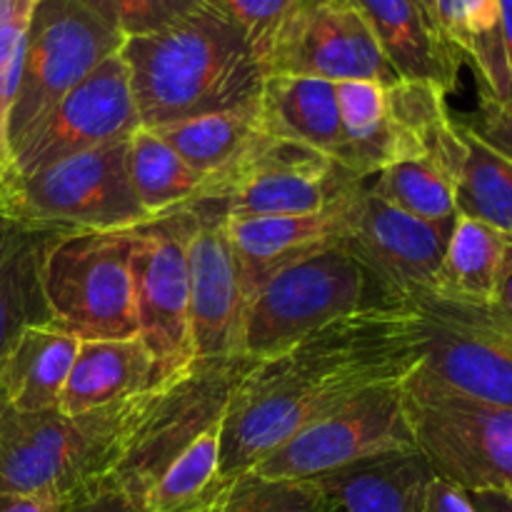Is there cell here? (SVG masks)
Returning <instances> with one entry per match:
<instances>
[{
	"instance_id": "cell-38",
	"label": "cell",
	"mask_w": 512,
	"mask_h": 512,
	"mask_svg": "<svg viewBox=\"0 0 512 512\" xmlns=\"http://www.w3.org/2000/svg\"><path fill=\"white\" fill-rule=\"evenodd\" d=\"M60 512H143L138 503L128 498L113 478H105L100 483L90 485L88 490L78 493L63 505Z\"/></svg>"
},
{
	"instance_id": "cell-42",
	"label": "cell",
	"mask_w": 512,
	"mask_h": 512,
	"mask_svg": "<svg viewBox=\"0 0 512 512\" xmlns=\"http://www.w3.org/2000/svg\"><path fill=\"white\" fill-rule=\"evenodd\" d=\"M475 512H512V495L498 490H473L468 493Z\"/></svg>"
},
{
	"instance_id": "cell-20",
	"label": "cell",
	"mask_w": 512,
	"mask_h": 512,
	"mask_svg": "<svg viewBox=\"0 0 512 512\" xmlns=\"http://www.w3.org/2000/svg\"><path fill=\"white\" fill-rule=\"evenodd\" d=\"M363 13L385 58L403 80L453 93L463 58L440 33L435 15L420 0H350Z\"/></svg>"
},
{
	"instance_id": "cell-23",
	"label": "cell",
	"mask_w": 512,
	"mask_h": 512,
	"mask_svg": "<svg viewBox=\"0 0 512 512\" xmlns=\"http://www.w3.org/2000/svg\"><path fill=\"white\" fill-rule=\"evenodd\" d=\"M258 110L260 123L270 138L305 145L328 155L335 163H345L335 83L298 75H265Z\"/></svg>"
},
{
	"instance_id": "cell-31",
	"label": "cell",
	"mask_w": 512,
	"mask_h": 512,
	"mask_svg": "<svg viewBox=\"0 0 512 512\" xmlns=\"http://www.w3.org/2000/svg\"><path fill=\"white\" fill-rule=\"evenodd\" d=\"M335 95L345 138L343 165L360 178H370L395 158V130L385 85L350 80L335 83Z\"/></svg>"
},
{
	"instance_id": "cell-40",
	"label": "cell",
	"mask_w": 512,
	"mask_h": 512,
	"mask_svg": "<svg viewBox=\"0 0 512 512\" xmlns=\"http://www.w3.org/2000/svg\"><path fill=\"white\" fill-rule=\"evenodd\" d=\"M65 503L53 498H33V495L0 493V512H60Z\"/></svg>"
},
{
	"instance_id": "cell-32",
	"label": "cell",
	"mask_w": 512,
	"mask_h": 512,
	"mask_svg": "<svg viewBox=\"0 0 512 512\" xmlns=\"http://www.w3.org/2000/svg\"><path fill=\"white\" fill-rule=\"evenodd\" d=\"M220 428L185 448L145 493L143 512H213L230 480L220 473Z\"/></svg>"
},
{
	"instance_id": "cell-3",
	"label": "cell",
	"mask_w": 512,
	"mask_h": 512,
	"mask_svg": "<svg viewBox=\"0 0 512 512\" xmlns=\"http://www.w3.org/2000/svg\"><path fill=\"white\" fill-rule=\"evenodd\" d=\"M138 398L78 418L58 408L25 413L0 398V493L68 503L110 478Z\"/></svg>"
},
{
	"instance_id": "cell-44",
	"label": "cell",
	"mask_w": 512,
	"mask_h": 512,
	"mask_svg": "<svg viewBox=\"0 0 512 512\" xmlns=\"http://www.w3.org/2000/svg\"><path fill=\"white\" fill-rule=\"evenodd\" d=\"M420 3H423V5H425V8H428V10H430V13H433V15H435V0H420Z\"/></svg>"
},
{
	"instance_id": "cell-14",
	"label": "cell",
	"mask_w": 512,
	"mask_h": 512,
	"mask_svg": "<svg viewBox=\"0 0 512 512\" xmlns=\"http://www.w3.org/2000/svg\"><path fill=\"white\" fill-rule=\"evenodd\" d=\"M138 128L143 125L130 88L128 65L123 55L115 53L15 145L8 170L30 173L55 160L128 140Z\"/></svg>"
},
{
	"instance_id": "cell-41",
	"label": "cell",
	"mask_w": 512,
	"mask_h": 512,
	"mask_svg": "<svg viewBox=\"0 0 512 512\" xmlns=\"http://www.w3.org/2000/svg\"><path fill=\"white\" fill-rule=\"evenodd\" d=\"M495 308H500L503 313H508L512 318V243L505 245V258H503V270H500L498 288H495L493 298Z\"/></svg>"
},
{
	"instance_id": "cell-2",
	"label": "cell",
	"mask_w": 512,
	"mask_h": 512,
	"mask_svg": "<svg viewBox=\"0 0 512 512\" xmlns=\"http://www.w3.org/2000/svg\"><path fill=\"white\" fill-rule=\"evenodd\" d=\"M120 55L143 128L258 103L263 90V65L215 0L158 33L128 38Z\"/></svg>"
},
{
	"instance_id": "cell-28",
	"label": "cell",
	"mask_w": 512,
	"mask_h": 512,
	"mask_svg": "<svg viewBox=\"0 0 512 512\" xmlns=\"http://www.w3.org/2000/svg\"><path fill=\"white\" fill-rule=\"evenodd\" d=\"M453 123L448 125L435 150L393 160L370 175V190L403 213L428 223L453 225L458 220V208H455V188L445 158V138Z\"/></svg>"
},
{
	"instance_id": "cell-8",
	"label": "cell",
	"mask_w": 512,
	"mask_h": 512,
	"mask_svg": "<svg viewBox=\"0 0 512 512\" xmlns=\"http://www.w3.org/2000/svg\"><path fill=\"white\" fill-rule=\"evenodd\" d=\"M133 243L135 228L50 238L40 280L53 325L80 340L138 338Z\"/></svg>"
},
{
	"instance_id": "cell-29",
	"label": "cell",
	"mask_w": 512,
	"mask_h": 512,
	"mask_svg": "<svg viewBox=\"0 0 512 512\" xmlns=\"http://www.w3.org/2000/svg\"><path fill=\"white\" fill-rule=\"evenodd\" d=\"M458 215L485 223L512 243V163L480 143L463 123L453 160Z\"/></svg>"
},
{
	"instance_id": "cell-12",
	"label": "cell",
	"mask_w": 512,
	"mask_h": 512,
	"mask_svg": "<svg viewBox=\"0 0 512 512\" xmlns=\"http://www.w3.org/2000/svg\"><path fill=\"white\" fill-rule=\"evenodd\" d=\"M400 385L403 383L365 390L325 418L298 430L250 470L270 480H315L368 455L415 448Z\"/></svg>"
},
{
	"instance_id": "cell-43",
	"label": "cell",
	"mask_w": 512,
	"mask_h": 512,
	"mask_svg": "<svg viewBox=\"0 0 512 512\" xmlns=\"http://www.w3.org/2000/svg\"><path fill=\"white\" fill-rule=\"evenodd\" d=\"M500 3V25H503L505 53H508L510 78H512V0H498Z\"/></svg>"
},
{
	"instance_id": "cell-19",
	"label": "cell",
	"mask_w": 512,
	"mask_h": 512,
	"mask_svg": "<svg viewBox=\"0 0 512 512\" xmlns=\"http://www.w3.org/2000/svg\"><path fill=\"white\" fill-rule=\"evenodd\" d=\"M435 470L418 448L388 450L310 480L320 512H423Z\"/></svg>"
},
{
	"instance_id": "cell-35",
	"label": "cell",
	"mask_w": 512,
	"mask_h": 512,
	"mask_svg": "<svg viewBox=\"0 0 512 512\" xmlns=\"http://www.w3.org/2000/svg\"><path fill=\"white\" fill-rule=\"evenodd\" d=\"M125 40L158 33L213 0H83Z\"/></svg>"
},
{
	"instance_id": "cell-39",
	"label": "cell",
	"mask_w": 512,
	"mask_h": 512,
	"mask_svg": "<svg viewBox=\"0 0 512 512\" xmlns=\"http://www.w3.org/2000/svg\"><path fill=\"white\" fill-rule=\"evenodd\" d=\"M423 512H475V508L463 488L435 475L425 493Z\"/></svg>"
},
{
	"instance_id": "cell-37",
	"label": "cell",
	"mask_w": 512,
	"mask_h": 512,
	"mask_svg": "<svg viewBox=\"0 0 512 512\" xmlns=\"http://www.w3.org/2000/svg\"><path fill=\"white\" fill-rule=\"evenodd\" d=\"M475 138L512 163V98L488 100L480 98V108L473 118L463 123Z\"/></svg>"
},
{
	"instance_id": "cell-1",
	"label": "cell",
	"mask_w": 512,
	"mask_h": 512,
	"mask_svg": "<svg viewBox=\"0 0 512 512\" xmlns=\"http://www.w3.org/2000/svg\"><path fill=\"white\" fill-rule=\"evenodd\" d=\"M418 365L420 318L408 298L355 310L258 360L225 410L220 473H248L298 430L365 390L403 383Z\"/></svg>"
},
{
	"instance_id": "cell-15",
	"label": "cell",
	"mask_w": 512,
	"mask_h": 512,
	"mask_svg": "<svg viewBox=\"0 0 512 512\" xmlns=\"http://www.w3.org/2000/svg\"><path fill=\"white\" fill-rule=\"evenodd\" d=\"M453 225L428 223L393 208L370 190L365 178L350 198L340 245L385 295L403 300L433 290Z\"/></svg>"
},
{
	"instance_id": "cell-26",
	"label": "cell",
	"mask_w": 512,
	"mask_h": 512,
	"mask_svg": "<svg viewBox=\"0 0 512 512\" xmlns=\"http://www.w3.org/2000/svg\"><path fill=\"white\" fill-rule=\"evenodd\" d=\"M128 173L150 220L203 200H223L210 178L195 173L155 130L138 128L128 140Z\"/></svg>"
},
{
	"instance_id": "cell-11",
	"label": "cell",
	"mask_w": 512,
	"mask_h": 512,
	"mask_svg": "<svg viewBox=\"0 0 512 512\" xmlns=\"http://www.w3.org/2000/svg\"><path fill=\"white\" fill-rule=\"evenodd\" d=\"M193 223L195 205H190L135 228L130 268L138 340L153 355L163 385L198 363L190 335L188 238Z\"/></svg>"
},
{
	"instance_id": "cell-13",
	"label": "cell",
	"mask_w": 512,
	"mask_h": 512,
	"mask_svg": "<svg viewBox=\"0 0 512 512\" xmlns=\"http://www.w3.org/2000/svg\"><path fill=\"white\" fill-rule=\"evenodd\" d=\"M265 75L370 80L385 88L403 80L350 0H305L275 38Z\"/></svg>"
},
{
	"instance_id": "cell-5",
	"label": "cell",
	"mask_w": 512,
	"mask_h": 512,
	"mask_svg": "<svg viewBox=\"0 0 512 512\" xmlns=\"http://www.w3.org/2000/svg\"><path fill=\"white\" fill-rule=\"evenodd\" d=\"M128 140L55 160L30 173L3 170L0 208L30 228L55 233H108L150 223L130 183Z\"/></svg>"
},
{
	"instance_id": "cell-34",
	"label": "cell",
	"mask_w": 512,
	"mask_h": 512,
	"mask_svg": "<svg viewBox=\"0 0 512 512\" xmlns=\"http://www.w3.org/2000/svg\"><path fill=\"white\" fill-rule=\"evenodd\" d=\"M38 0H0V173L10 168V113L23 68L25 33Z\"/></svg>"
},
{
	"instance_id": "cell-27",
	"label": "cell",
	"mask_w": 512,
	"mask_h": 512,
	"mask_svg": "<svg viewBox=\"0 0 512 512\" xmlns=\"http://www.w3.org/2000/svg\"><path fill=\"white\" fill-rule=\"evenodd\" d=\"M435 20L445 40L478 75L480 98L510 100L512 78L498 0H435Z\"/></svg>"
},
{
	"instance_id": "cell-7",
	"label": "cell",
	"mask_w": 512,
	"mask_h": 512,
	"mask_svg": "<svg viewBox=\"0 0 512 512\" xmlns=\"http://www.w3.org/2000/svg\"><path fill=\"white\" fill-rule=\"evenodd\" d=\"M415 448L438 478L512 495V408L445 388L415 368L400 385Z\"/></svg>"
},
{
	"instance_id": "cell-9",
	"label": "cell",
	"mask_w": 512,
	"mask_h": 512,
	"mask_svg": "<svg viewBox=\"0 0 512 512\" xmlns=\"http://www.w3.org/2000/svg\"><path fill=\"white\" fill-rule=\"evenodd\" d=\"M123 43V35L83 0H38L10 113V158L15 145Z\"/></svg>"
},
{
	"instance_id": "cell-24",
	"label": "cell",
	"mask_w": 512,
	"mask_h": 512,
	"mask_svg": "<svg viewBox=\"0 0 512 512\" xmlns=\"http://www.w3.org/2000/svg\"><path fill=\"white\" fill-rule=\"evenodd\" d=\"M80 338L53 323L28 325L0 363V398L15 410L58 408Z\"/></svg>"
},
{
	"instance_id": "cell-21",
	"label": "cell",
	"mask_w": 512,
	"mask_h": 512,
	"mask_svg": "<svg viewBox=\"0 0 512 512\" xmlns=\"http://www.w3.org/2000/svg\"><path fill=\"white\" fill-rule=\"evenodd\" d=\"M160 385L158 365L138 338L80 340L58 410L78 418L138 398Z\"/></svg>"
},
{
	"instance_id": "cell-16",
	"label": "cell",
	"mask_w": 512,
	"mask_h": 512,
	"mask_svg": "<svg viewBox=\"0 0 512 512\" xmlns=\"http://www.w3.org/2000/svg\"><path fill=\"white\" fill-rule=\"evenodd\" d=\"M360 175L298 143L270 140L225 185L228 218L313 215L343 200Z\"/></svg>"
},
{
	"instance_id": "cell-22",
	"label": "cell",
	"mask_w": 512,
	"mask_h": 512,
	"mask_svg": "<svg viewBox=\"0 0 512 512\" xmlns=\"http://www.w3.org/2000/svg\"><path fill=\"white\" fill-rule=\"evenodd\" d=\"M150 130H155L195 173L213 180L220 198L225 195L228 180L273 140L260 123L258 103Z\"/></svg>"
},
{
	"instance_id": "cell-6",
	"label": "cell",
	"mask_w": 512,
	"mask_h": 512,
	"mask_svg": "<svg viewBox=\"0 0 512 512\" xmlns=\"http://www.w3.org/2000/svg\"><path fill=\"white\" fill-rule=\"evenodd\" d=\"M390 298L343 248L323 250L265 280L245 305L240 353L265 360L343 315ZM405 300V298H403Z\"/></svg>"
},
{
	"instance_id": "cell-25",
	"label": "cell",
	"mask_w": 512,
	"mask_h": 512,
	"mask_svg": "<svg viewBox=\"0 0 512 512\" xmlns=\"http://www.w3.org/2000/svg\"><path fill=\"white\" fill-rule=\"evenodd\" d=\"M55 230L30 228L0 208V363L28 325L53 323L43 295V253Z\"/></svg>"
},
{
	"instance_id": "cell-10",
	"label": "cell",
	"mask_w": 512,
	"mask_h": 512,
	"mask_svg": "<svg viewBox=\"0 0 512 512\" xmlns=\"http://www.w3.org/2000/svg\"><path fill=\"white\" fill-rule=\"evenodd\" d=\"M420 318V365L445 388L512 408V318L493 303L408 295Z\"/></svg>"
},
{
	"instance_id": "cell-36",
	"label": "cell",
	"mask_w": 512,
	"mask_h": 512,
	"mask_svg": "<svg viewBox=\"0 0 512 512\" xmlns=\"http://www.w3.org/2000/svg\"><path fill=\"white\" fill-rule=\"evenodd\" d=\"M215 3L243 33L265 70L275 38L305 0H215Z\"/></svg>"
},
{
	"instance_id": "cell-4",
	"label": "cell",
	"mask_w": 512,
	"mask_h": 512,
	"mask_svg": "<svg viewBox=\"0 0 512 512\" xmlns=\"http://www.w3.org/2000/svg\"><path fill=\"white\" fill-rule=\"evenodd\" d=\"M255 363L248 355L198 360L185 375L135 400L110 478L138 508L185 448L223 425L235 388Z\"/></svg>"
},
{
	"instance_id": "cell-18",
	"label": "cell",
	"mask_w": 512,
	"mask_h": 512,
	"mask_svg": "<svg viewBox=\"0 0 512 512\" xmlns=\"http://www.w3.org/2000/svg\"><path fill=\"white\" fill-rule=\"evenodd\" d=\"M360 183L343 200L313 215L228 218V235L238 260L245 303L265 280L283 268L343 243L348 205Z\"/></svg>"
},
{
	"instance_id": "cell-33",
	"label": "cell",
	"mask_w": 512,
	"mask_h": 512,
	"mask_svg": "<svg viewBox=\"0 0 512 512\" xmlns=\"http://www.w3.org/2000/svg\"><path fill=\"white\" fill-rule=\"evenodd\" d=\"M213 512H320V493L310 480H270L248 470L230 480Z\"/></svg>"
},
{
	"instance_id": "cell-30",
	"label": "cell",
	"mask_w": 512,
	"mask_h": 512,
	"mask_svg": "<svg viewBox=\"0 0 512 512\" xmlns=\"http://www.w3.org/2000/svg\"><path fill=\"white\" fill-rule=\"evenodd\" d=\"M508 240L485 223L458 215L430 293L465 303H493Z\"/></svg>"
},
{
	"instance_id": "cell-17",
	"label": "cell",
	"mask_w": 512,
	"mask_h": 512,
	"mask_svg": "<svg viewBox=\"0 0 512 512\" xmlns=\"http://www.w3.org/2000/svg\"><path fill=\"white\" fill-rule=\"evenodd\" d=\"M190 335L195 358L220 360L240 353L245 318V290L228 235L223 200L195 205L188 238Z\"/></svg>"
}]
</instances>
